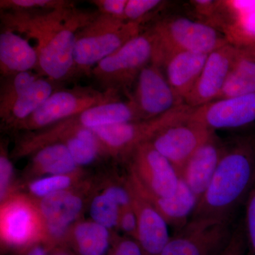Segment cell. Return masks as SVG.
I'll list each match as a JSON object with an SVG mask.
<instances>
[{
	"instance_id": "cell-21",
	"label": "cell",
	"mask_w": 255,
	"mask_h": 255,
	"mask_svg": "<svg viewBox=\"0 0 255 255\" xmlns=\"http://www.w3.org/2000/svg\"><path fill=\"white\" fill-rule=\"evenodd\" d=\"M117 236L91 219L79 221L69 231L65 246L76 255H108Z\"/></svg>"
},
{
	"instance_id": "cell-7",
	"label": "cell",
	"mask_w": 255,
	"mask_h": 255,
	"mask_svg": "<svg viewBox=\"0 0 255 255\" xmlns=\"http://www.w3.org/2000/svg\"><path fill=\"white\" fill-rule=\"evenodd\" d=\"M192 108L177 106L156 118L92 129L102 142L106 155L127 157L140 145L150 142L161 130L186 120Z\"/></svg>"
},
{
	"instance_id": "cell-31",
	"label": "cell",
	"mask_w": 255,
	"mask_h": 255,
	"mask_svg": "<svg viewBox=\"0 0 255 255\" xmlns=\"http://www.w3.org/2000/svg\"><path fill=\"white\" fill-rule=\"evenodd\" d=\"M162 2L159 0H128L124 14L125 20L140 24L142 20Z\"/></svg>"
},
{
	"instance_id": "cell-41",
	"label": "cell",
	"mask_w": 255,
	"mask_h": 255,
	"mask_svg": "<svg viewBox=\"0 0 255 255\" xmlns=\"http://www.w3.org/2000/svg\"></svg>"
},
{
	"instance_id": "cell-4",
	"label": "cell",
	"mask_w": 255,
	"mask_h": 255,
	"mask_svg": "<svg viewBox=\"0 0 255 255\" xmlns=\"http://www.w3.org/2000/svg\"><path fill=\"white\" fill-rule=\"evenodd\" d=\"M155 42L152 63L160 65L162 60L178 52L209 54L227 44L226 37L208 23L185 17L167 18L151 30Z\"/></svg>"
},
{
	"instance_id": "cell-3",
	"label": "cell",
	"mask_w": 255,
	"mask_h": 255,
	"mask_svg": "<svg viewBox=\"0 0 255 255\" xmlns=\"http://www.w3.org/2000/svg\"><path fill=\"white\" fill-rule=\"evenodd\" d=\"M140 34V24L99 13L77 35L74 50L75 73H87L101 60Z\"/></svg>"
},
{
	"instance_id": "cell-11",
	"label": "cell",
	"mask_w": 255,
	"mask_h": 255,
	"mask_svg": "<svg viewBox=\"0 0 255 255\" xmlns=\"http://www.w3.org/2000/svg\"><path fill=\"white\" fill-rule=\"evenodd\" d=\"M130 173L147 190L155 195H174L180 174L173 164L159 153L150 142L137 146L128 157Z\"/></svg>"
},
{
	"instance_id": "cell-28",
	"label": "cell",
	"mask_w": 255,
	"mask_h": 255,
	"mask_svg": "<svg viewBox=\"0 0 255 255\" xmlns=\"http://www.w3.org/2000/svg\"><path fill=\"white\" fill-rule=\"evenodd\" d=\"M121 211V208L102 192L92 198L89 208L92 221L111 231L118 229Z\"/></svg>"
},
{
	"instance_id": "cell-12",
	"label": "cell",
	"mask_w": 255,
	"mask_h": 255,
	"mask_svg": "<svg viewBox=\"0 0 255 255\" xmlns=\"http://www.w3.org/2000/svg\"><path fill=\"white\" fill-rule=\"evenodd\" d=\"M133 102L141 120H150L163 115L182 105L169 85L159 65L150 63L137 77Z\"/></svg>"
},
{
	"instance_id": "cell-40",
	"label": "cell",
	"mask_w": 255,
	"mask_h": 255,
	"mask_svg": "<svg viewBox=\"0 0 255 255\" xmlns=\"http://www.w3.org/2000/svg\"><path fill=\"white\" fill-rule=\"evenodd\" d=\"M243 49L246 50L247 53L255 59V46L250 47V48H243Z\"/></svg>"
},
{
	"instance_id": "cell-26",
	"label": "cell",
	"mask_w": 255,
	"mask_h": 255,
	"mask_svg": "<svg viewBox=\"0 0 255 255\" xmlns=\"http://www.w3.org/2000/svg\"><path fill=\"white\" fill-rule=\"evenodd\" d=\"M83 171L68 175H50L36 178L28 182V195L40 200L59 191L68 190L83 184Z\"/></svg>"
},
{
	"instance_id": "cell-30",
	"label": "cell",
	"mask_w": 255,
	"mask_h": 255,
	"mask_svg": "<svg viewBox=\"0 0 255 255\" xmlns=\"http://www.w3.org/2000/svg\"><path fill=\"white\" fill-rule=\"evenodd\" d=\"M14 171L4 145L1 144L0 152V201L2 203L10 196L17 192L13 185Z\"/></svg>"
},
{
	"instance_id": "cell-34",
	"label": "cell",
	"mask_w": 255,
	"mask_h": 255,
	"mask_svg": "<svg viewBox=\"0 0 255 255\" xmlns=\"http://www.w3.org/2000/svg\"><path fill=\"white\" fill-rule=\"evenodd\" d=\"M92 2L97 6L100 14L125 20L124 14L128 0H95Z\"/></svg>"
},
{
	"instance_id": "cell-9",
	"label": "cell",
	"mask_w": 255,
	"mask_h": 255,
	"mask_svg": "<svg viewBox=\"0 0 255 255\" xmlns=\"http://www.w3.org/2000/svg\"><path fill=\"white\" fill-rule=\"evenodd\" d=\"M232 233L229 221L191 218L170 237L161 255H221Z\"/></svg>"
},
{
	"instance_id": "cell-8",
	"label": "cell",
	"mask_w": 255,
	"mask_h": 255,
	"mask_svg": "<svg viewBox=\"0 0 255 255\" xmlns=\"http://www.w3.org/2000/svg\"><path fill=\"white\" fill-rule=\"evenodd\" d=\"M118 94L114 90L102 92L90 87L56 90L36 112L13 129L33 132L46 128L91 107L120 100Z\"/></svg>"
},
{
	"instance_id": "cell-27",
	"label": "cell",
	"mask_w": 255,
	"mask_h": 255,
	"mask_svg": "<svg viewBox=\"0 0 255 255\" xmlns=\"http://www.w3.org/2000/svg\"><path fill=\"white\" fill-rule=\"evenodd\" d=\"M0 92V117L1 122L9 114L16 101L28 90L33 82L39 78L31 71L23 72L4 77Z\"/></svg>"
},
{
	"instance_id": "cell-39",
	"label": "cell",
	"mask_w": 255,
	"mask_h": 255,
	"mask_svg": "<svg viewBox=\"0 0 255 255\" xmlns=\"http://www.w3.org/2000/svg\"><path fill=\"white\" fill-rule=\"evenodd\" d=\"M50 255H76L68 247L60 246L55 247L51 251Z\"/></svg>"
},
{
	"instance_id": "cell-6",
	"label": "cell",
	"mask_w": 255,
	"mask_h": 255,
	"mask_svg": "<svg viewBox=\"0 0 255 255\" xmlns=\"http://www.w3.org/2000/svg\"><path fill=\"white\" fill-rule=\"evenodd\" d=\"M0 234L3 248L14 253L47 242L46 226L36 200L16 192L1 203Z\"/></svg>"
},
{
	"instance_id": "cell-17",
	"label": "cell",
	"mask_w": 255,
	"mask_h": 255,
	"mask_svg": "<svg viewBox=\"0 0 255 255\" xmlns=\"http://www.w3.org/2000/svg\"><path fill=\"white\" fill-rule=\"evenodd\" d=\"M226 148L214 132L193 154L181 171V178L197 197L198 201L212 180Z\"/></svg>"
},
{
	"instance_id": "cell-10",
	"label": "cell",
	"mask_w": 255,
	"mask_h": 255,
	"mask_svg": "<svg viewBox=\"0 0 255 255\" xmlns=\"http://www.w3.org/2000/svg\"><path fill=\"white\" fill-rule=\"evenodd\" d=\"M90 184L59 191L36 200L46 230V241L50 246H65L69 231L80 219L85 208L84 192Z\"/></svg>"
},
{
	"instance_id": "cell-2",
	"label": "cell",
	"mask_w": 255,
	"mask_h": 255,
	"mask_svg": "<svg viewBox=\"0 0 255 255\" xmlns=\"http://www.w3.org/2000/svg\"><path fill=\"white\" fill-rule=\"evenodd\" d=\"M255 181V140L242 138L226 150L191 218L229 221Z\"/></svg>"
},
{
	"instance_id": "cell-36",
	"label": "cell",
	"mask_w": 255,
	"mask_h": 255,
	"mask_svg": "<svg viewBox=\"0 0 255 255\" xmlns=\"http://www.w3.org/2000/svg\"><path fill=\"white\" fill-rule=\"evenodd\" d=\"M108 255H143L140 246L131 238L124 236L114 240L113 246Z\"/></svg>"
},
{
	"instance_id": "cell-23",
	"label": "cell",
	"mask_w": 255,
	"mask_h": 255,
	"mask_svg": "<svg viewBox=\"0 0 255 255\" xmlns=\"http://www.w3.org/2000/svg\"><path fill=\"white\" fill-rule=\"evenodd\" d=\"M75 118L81 127L89 129L142 121L130 100L97 105L75 116Z\"/></svg>"
},
{
	"instance_id": "cell-15",
	"label": "cell",
	"mask_w": 255,
	"mask_h": 255,
	"mask_svg": "<svg viewBox=\"0 0 255 255\" xmlns=\"http://www.w3.org/2000/svg\"><path fill=\"white\" fill-rule=\"evenodd\" d=\"M188 119L214 131L245 127L255 122V92L192 109Z\"/></svg>"
},
{
	"instance_id": "cell-29",
	"label": "cell",
	"mask_w": 255,
	"mask_h": 255,
	"mask_svg": "<svg viewBox=\"0 0 255 255\" xmlns=\"http://www.w3.org/2000/svg\"><path fill=\"white\" fill-rule=\"evenodd\" d=\"M70 4V1L62 0H1L0 7L4 11L37 12L59 9Z\"/></svg>"
},
{
	"instance_id": "cell-19",
	"label": "cell",
	"mask_w": 255,
	"mask_h": 255,
	"mask_svg": "<svg viewBox=\"0 0 255 255\" xmlns=\"http://www.w3.org/2000/svg\"><path fill=\"white\" fill-rule=\"evenodd\" d=\"M209 54L178 52L166 57L160 65L165 68V77L180 103L194 88Z\"/></svg>"
},
{
	"instance_id": "cell-5",
	"label": "cell",
	"mask_w": 255,
	"mask_h": 255,
	"mask_svg": "<svg viewBox=\"0 0 255 255\" xmlns=\"http://www.w3.org/2000/svg\"><path fill=\"white\" fill-rule=\"evenodd\" d=\"M154 55L155 42L152 33H140L101 60L91 73L105 90L119 92L136 81L142 69L152 63Z\"/></svg>"
},
{
	"instance_id": "cell-13",
	"label": "cell",
	"mask_w": 255,
	"mask_h": 255,
	"mask_svg": "<svg viewBox=\"0 0 255 255\" xmlns=\"http://www.w3.org/2000/svg\"><path fill=\"white\" fill-rule=\"evenodd\" d=\"M214 132L205 126L187 118L161 130L150 142L180 174L193 154Z\"/></svg>"
},
{
	"instance_id": "cell-24",
	"label": "cell",
	"mask_w": 255,
	"mask_h": 255,
	"mask_svg": "<svg viewBox=\"0 0 255 255\" xmlns=\"http://www.w3.org/2000/svg\"><path fill=\"white\" fill-rule=\"evenodd\" d=\"M55 91L54 85L50 80L38 78L16 101L9 114L1 123L7 128H14L18 124L36 112Z\"/></svg>"
},
{
	"instance_id": "cell-25",
	"label": "cell",
	"mask_w": 255,
	"mask_h": 255,
	"mask_svg": "<svg viewBox=\"0 0 255 255\" xmlns=\"http://www.w3.org/2000/svg\"><path fill=\"white\" fill-rule=\"evenodd\" d=\"M253 92H255V59L241 48L216 100L233 98Z\"/></svg>"
},
{
	"instance_id": "cell-18",
	"label": "cell",
	"mask_w": 255,
	"mask_h": 255,
	"mask_svg": "<svg viewBox=\"0 0 255 255\" xmlns=\"http://www.w3.org/2000/svg\"><path fill=\"white\" fill-rule=\"evenodd\" d=\"M128 186L131 191L132 207L137 218V232L135 241L143 255H161L171 237L168 224L155 208L132 190L128 184Z\"/></svg>"
},
{
	"instance_id": "cell-38",
	"label": "cell",
	"mask_w": 255,
	"mask_h": 255,
	"mask_svg": "<svg viewBox=\"0 0 255 255\" xmlns=\"http://www.w3.org/2000/svg\"><path fill=\"white\" fill-rule=\"evenodd\" d=\"M53 248L47 242L41 241L15 253L16 255H50Z\"/></svg>"
},
{
	"instance_id": "cell-20",
	"label": "cell",
	"mask_w": 255,
	"mask_h": 255,
	"mask_svg": "<svg viewBox=\"0 0 255 255\" xmlns=\"http://www.w3.org/2000/svg\"><path fill=\"white\" fill-rule=\"evenodd\" d=\"M38 55L28 38L4 28L0 34V70L3 77L38 68Z\"/></svg>"
},
{
	"instance_id": "cell-32",
	"label": "cell",
	"mask_w": 255,
	"mask_h": 255,
	"mask_svg": "<svg viewBox=\"0 0 255 255\" xmlns=\"http://www.w3.org/2000/svg\"><path fill=\"white\" fill-rule=\"evenodd\" d=\"M101 192L110 198L121 208L127 209L132 206V195L127 181L122 183H111L105 185Z\"/></svg>"
},
{
	"instance_id": "cell-22",
	"label": "cell",
	"mask_w": 255,
	"mask_h": 255,
	"mask_svg": "<svg viewBox=\"0 0 255 255\" xmlns=\"http://www.w3.org/2000/svg\"><path fill=\"white\" fill-rule=\"evenodd\" d=\"M68 147L61 142L43 146L32 154L26 173L31 179L50 175H68L81 172Z\"/></svg>"
},
{
	"instance_id": "cell-1",
	"label": "cell",
	"mask_w": 255,
	"mask_h": 255,
	"mask_svg": "<svg viewBox=\"0 0 255 255\" xmlns=\"http://www.w3.org/2000/svg\"><path fill=\"white\" fill-rule=\"evenodd\" d=\"M98 14V11L76 9L70 3L49 11H7L1 16L4 28L36 41L38 70L50 80L59 81L75 74L74 50L77 35Z\"/></svg>"
},
{
	"instance_id": "cell-35",
	"label": "cell",
	"mask_w": 255,
	"mask_h": 255,
	"mask_svg": "<svg viewBox=\"0 0 255 255\" xmlns=\"http://www.w3.org/2000/svg\"><path fill=\"white\" fill-rule=\"evenodd\" d=\"M118 229L127 237L135 240L137 232V218L132 206L122 209L119 217Z\"/></svg>"
},
{
	"instance_id": "cell-16",
	"label": "cell",
	"mask_w": 255,
	"mask_h": 255,
	"mask_svg": "<svg viewBox=\"0 0 255 255\" xmlns=\"http://www.w3.org/2000/svg\"><path fill=\"white\" fill-rule=\"evenodd\" d=\"M127 182L132 190L155 208L168 226L174 228L176 231L180 230L189 222L197 206V197L182 178L175 194L170 196H160L152 194L130 172Z\"/></svg>"
},
{
	"instance_id": "cell-37",
	"label": "cell",
	"mask_w": 255,
	"mask_h": 255,
	"mask_svg": "<svg viewBox=\"0 0 255 255\" xmlns=\"http://www.w3.org/2000/svg\"><path fill=\"white\" fill-rule=\"evenodd\" d=\"M246 241L244 232L241 228L233 231L227 246L221 255H245Z\"/></svg>"
},
{
	"instance_id": "cell-14",
	"label": "cell",
	"mask_w": 255,
	"mask_h": 255,
	"mask_svg": "<svg viewBox=\"0 0 255 255\" xmlns=\"http://www.w3.org/2000/svg\"><path fill=\"white\" fill-rule=\"evenodd\" d=\"M240 50L241 48L227 43L209 53L184 104L195 109L217 100Z\"/></svg>"
},
{
	"instance_id": "cell-33",
	"label": "cell",
	"mask_w": 255,
	"mask_h": 255,
	"mask_svg": "<svg viewBox=\"0 0 255 255\" xmlns=\"http://www.w3.org/2000/svg\"><path fill=\"white\" fill-rule=\"evenodd\" d=\"M246 225L250 253L255 255V181L247 200Z\"/></svg>"
}]
</instances>
